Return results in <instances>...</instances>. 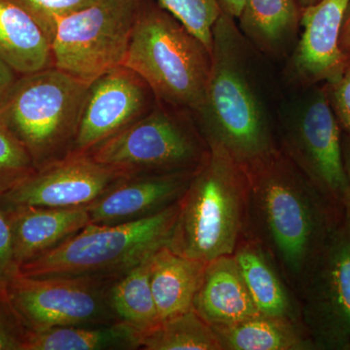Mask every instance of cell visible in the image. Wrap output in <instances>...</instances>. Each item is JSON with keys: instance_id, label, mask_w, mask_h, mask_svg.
<instances>
[{"instance_id": "6da1fadb", "label": "cell", "mask_w": 350, "mask_h": 350, "mask_svg": "<svg viewBox=\"0 0 350 350\" xmlns=\"http://www.w3.org/2000/svg\"><path fill=\"white\" fill-rule=\"evenodd\" d=\"M246 172L244 234L262 244L298 297L344 208L322 195L280 148Z\"/></svg>"}, {"instance_id": "7a4b0ae2", "label": "cell", "mask_w": 350, "mask_h": 350, "mask_svg": "<svg viewBox=\"0 0 350 350\" xmlns=\"http://www.w3.org/2000/svg\"><path fill=\"white\" fill-rule=\"evenodd\" d=\"M193 115L207 145L220 147L245 169L280 150L246 71L238 27L223 12L213 27L206 94Z\"/></svg>"}, {"instance_id": "3957f363", "label": "cell", "mask_w": 350, "mask_h": 350, "mask_svg": "<svg viewBox=\"0 0 350 350\" xmlns=\"http://www.w3.org/2000/svg\"><path fill=\"white\" fill-rule=\"evenodd\" d=\"M178 202L165 245L182 256L208 262L232 255L245 232L248 176L245 167L215 145Z\"/></svg>"}, {"instance_id": "277c9868", "label": "cell", "mask_w": 350, "mask_h": 350, "mask_svg": "<svg viewBox=\"0 0 350 350\" xmlns=\"http://www.w3.org/2000/svg\"><path fill=\"white\" fill-rule=\"evenodd\" d=\"M123 66L144 80L158 103L194 114L206 94L211 53L174 16L145 0Z\"/></svg>"}, {"instance_id": "5b68a950", "label": "cell", "mask_w": 350, "mask_h": 350, "mask_svg": "<svg viewBox=\"0 0 350 350\" xmlns=\"http://www.w3.org/2000/svg\"><path fill=\"white\" fill-rule=\"evenodd\" d=\"M89 83L50 68L21 75L0 107V124L27 149L36 170L72 152Z\"/></svg>"}, {"instance_id": "8992f818", "label": "cell", "mask_w": 350, "mask_h": 350, "mask_svg": "<svg viewBox=\"0 0 350 350\" xmlns=\"http://www.w3.org/2000/svg\"><path fill=\"white\" fill-rule=\"evenodd\" d=\"M178 202L133 222L90 223L54 250L23 264L20 273L32 278H116L167 244Z\"/></svg>"}, {"instance_id": "52a82bcc", "label": "cell", "mask_w": 350, "mask_h": 350, "mask_svg": "<svg viewBox=\"0 0 350 350\" xmlns=\"http://www.w3.org/2000/svg\"><path fill=\"white\" fill-rule=\"evenodd\" d=\"M156 101L148 114L90 152L126 176L195 172L209 147L188 113Z\"/></svg>"}, {"instance_id": "ba28073f", "label": "cell", "mask_w": 350, "mask_h": 350, "mask_svg": "<svg viewBox=\"0 0 350 350\" xmlns=\"http://www.w3.org/2000/svg\"><path fill=\"white\" fill-rule=\"evenodd\" d=\"M145 0H98L64 18L52 42L53 66L91 84L125 62Z\"/></svg>"}, {"instance_id": "9c48e42d", "label": "cell", "mask_w": 350, "mask_h": 350, "mask_svg": "<svg viewBox=\"0 0 350 350\" xmlns=\"http://www.w3.org/2000/svg\"><path fill=\"white\" fill-rule=\"evenodd\" d=\"M301 321L315 350H350V211L329 234L298 297Z\"/></svg>"}, {"instance_id": "30bf717a", "label": "cell", "mask_w": 350, "mask_h": 350, "mask_svg": "<svg viewBox=\"0 0 350 350\" xmlns=\"http://www.w3.org/2000/svg\"><path fill=\"white\" fill-rule=\"evenodd\" d=\"M116 278H32L19 273L9 283L7 296L27 331L111 325L119 322L108 303V289Z\"/></svg>"}, {"instance_id": "8fae6325", "label": "cell", "mask_w": 350, "mask_h": 350, "mask_svg": "<svg viewBox=\"0 0 350 350\" xmlns=\"http://www.w3.org/2000/svg\"><path fill=\"white\" fill-rule=\"evenodd\" d=\"M282 150L317 190L345 208L349 180L342 155V129L326 88H314L286 124Z\"/></svg>"}, {"instance_id": "7c38bea8", "label": "cell", "mask_w": 350, "mask_h": 350, "mask_svg": "<svg viewBox=\"0 0 350 350\" xmlns=\"http://www.w3.org/2000/svg\"><path fill=\"white\" fill-rule=\"evenodd\" d=\"M126 177L90 154L70 153L36 170L17 187L0 196V206L88 207Z\"/></svg>"}, {"instance_id": "4fadbf2b", "label": "cell", "mask_w": 350, "mask_h": 350, "mask_svg": "<svg viewBox=\"0 0 350 350\" xmlns=\"http://www.w3.org/2000/svg\"><path fill=\"white\" fill-rule=\"evenodd\" d=\"M153 93L137 73L122 66L89 85L71 153L89 154L155 107Z\"/></svg>"}, {"instance_id": "5bb4252c", "label": "cell", "mask_w": 350, "mask_h": 350, "mask_svg": "<svg viewBox=\"0 0 350 350\" xmlns=\"http://www.w3.org/2000/svg\"><path fill=\"white\" fill-rule=\"evenodd\" d=\"M349 0H320L301 8L304 31L294 55L293 66L308 85L330 82L347 68L350 57L340 48V36Z\"/></svg>"}, {"instance_id": "9a60e30c", "label": "cell", "mask_w": 350, "mask_h": 350, "mask_svg": "<svg viewBox=\"0 0 350 350\" xmlns=\"http://www.w3.org/2000/svg\"><path fill=\"white\" fill-rule=\"evenodd\" d=\"M195 172L126 177L88 206L91 223L123 224L162 213L181 200Z\"/></svg>"}, {"instance_id": "2e32d148", "label": "cell", "mask_w": 350, "mask_h": 350, "mask_svg": "<svg viewBox=\"0 0 350 350\" xmlns=\"http://www.w3.org/2000/svg\"><path fill=\"white\" fill-rule=\"evenodd\" d=\"M3 209L19 267L54 250L91 223L88 207L20 206Z\"/></svg>"}, {"instance_id": "e0dca14e", "label": "cell", "mask_w": 350, "mask_h": 350, "mask_svg": "<svg viewBox=\"0 0 350 350\" xmlns=\"http://www.w3.org/2000/svg\"><path fill=\"white\" fill-rule=\"evenodd\" d=\"M192 308L211 326L236 323L260 314L232 255L206 262Z\"/></svg>"}, {"instance_id": "ac0fdd59", "label": "cell", "mask_w": 350, "mask_h": 350, "mask_svg": "<svg viewBox=\"0 0 350 350\" xmlns=\"http://www.w3.org/2000/svg\"><path fill=\"white\" fill-rule=\"evenodd\" d=\"M232 256L260 314L301 322L296 295L257 239L244 234Z\"/></svg>"}, {"instance_id": "d6986e66", "label": "cell", "mask_w": 350, "mask_h": 350, "mask_svg": "<svg viewBox=\"0 0 350 350\" xmlns=\"http://www.w3.org/2000/svg\"><path fill=\"white\" fill-rule=\"evenodd\" d=\"M206 262L182 256L167 245L151 257L150 283L159 320L191 310Z\"/></svg>"}, {"instance_id": "ffe728a7", "label": "cell", "mask_w": 350, "mask_h": 350, "mask_svg": "<svg viewBox=\"0 0 350 350\" xmlns=\"http://www.w3.org/2000/svg\"><path fill=\"white\" fill-rule=\"evenodd\" d=\"M0 59L19 75L53 66L49 41L14 0H0Z\"/></svg>"}, {"instance_id": "44dd1931", "label": "cell", "mask_w": 350, "mask_h": 350, "mask_svg": "<svg viewBox=\"0 0 350 350\" xmlns=\"http://www.w3.org/2000/svg\"><path fill=\"white\" fill-rule=\"evenodd\" d=\"M211 327L222 350H315L301 322L282 317L257 314Z\"/></svg>"}, {"instance_id": "7402d4cb", "label": "cell", "mask_w": 350, "mask_h": 350, "mask_svg": "<svg viewBox=\"0 0 350 350\" xmlns=\"http://www.w3.org/2000/svg\"><path fill=\"white\" fill-rule=\"evenodd\" d=\"M139 333L122 322L96 327L27 331L24 350L138 349Z\"/></svg>"}, {"instance_id": "603a6c76", "label": "cell", "mask_w": 350, "mask_h": 350, "mask_svg": "<svg viewBox=\"0 0 350 350\" xmlns=\"http://www.w3.org/2000/svg\"><path fill=\"white\" fill-rule=\"evenodd\" d=\"M152 255L114 278L108 289V303L116 319L139 335L160 322L150 283Z\"/></svg>"}, {"instance_id": "cb8c5ba5", "label": "cell", "mask_w": 350, "mask_h": 350, "mask_svg": "<svg viewBox=\"0 0 350 350\" xmlns=\"http://www.w3.org/2000/svg\"><path fill=\"white\" fill-rule=\"evenodd\" d=\"M301 15L297 0H245L238 19L248 38L262 49H273L291 36Z\"/></svg>"}, {"instance_id": "d4e9b609", "label": "cell", "mask_w": 350, "mask_h": 350, "mask_svg": "<svg viewBox=\"0 0 350 350\" xmlns=\"http://www.w3.org/2000/svg\"><path fill=\"white\" fill-rule=\"evenodd\" d=\"M138 349L222 350L213 327L196 312L186 310L161 320L139 335Z\"/></svg>"}, {"instance_id": "484cf974", "label": "cell", "mask_w": 350, "mask_h": 350, "mask_svg": "<svg viewBox=\"0 0 350 350\" xmlns=\"http://www.w3.org/2000/svg\"><path fill=\"white\" fill-rule=\"evenodd\" d=\"M174 16L211 53L213 27L222 14L218 0H153Z\"/></svg>"}, {"instance_id": "4316f807", "label": "cell", "mask_w": 350, "mask_h": 350, "mask_svg": "<svg viewBox=\"0 0 350 350\" xmlns=\"http://www.w3.org/2000/svg\"><path fill=\"white\" fill-rule=\"evenodd\" d=\"M36 172L29 152L0 124V196L17 187Z\"/></svg>"}, {"instance_id": "83f0119b", "label": "cell", "mask_w": 350, "mask_h": 350, "mask_svg": "<svg viewBox=\"0 0 350 350\" xmlns=\"http://www.w3.org/2000/svg\"><path fill=\"white\" fill-rule=\"evenodd\" d=\"M31 15L45 34L51 46L57 25L64 18L72 15L98 0H14Z\"/></svg>"}, {"instance_id": "f1b7e54d", "label": "cell", "mask_w": 350, "mask_h": 350, "mask_svg": "<svg viewBox=\"0 0 350 350\" xmlns=\"http://www.w3.org/2000/svg\"><path fill=\"white\" fill-rule=\"evenodd\" d=\"M27 334L7 292L0 291V350H24Z\"/></svg>"}, {"instance_id": "f546056e", "label": "cell", "mask_w": 350, "mask_h": 350, "mask_svg": "<svg viewBox=\"0 0 350 350\" xmlns=\"http://www.w3.org/2000/svg\"><path fill=\"white\" fill-rule=\"evenodd\" d=\"M325 88L340 129L350 137V61L344 72L327 82Z\"/></svg>"}, {"instance_id": "4dcf8cb0", "label": "cell", "mask_w": 350, "mask_h": 350, "mask_svg": "<svg viewBox=\"0 0 350 350\" xmlns=\"http://www.w3.org/2000/svg\"><path fill=\"white\" fill-rule=\"evenodd\" d=\"M19 273L10 225L5 211L0 206V291L7 292L9 283Z\"/></svg>"}, {"instance_id": "1f68e13d", "label": "cell", "mask_w": 350, "mask_h": 350, "mask_svg": "<svg viewBox=\"0 0 350 350\" xmlns=\"http://www.w3.org/2000/svg\"><path fill=\"white\" fill-rule=\"evenodd\" d=\"M20 76L8 64L0 59V107L6 100L7 96L10 93Z\"/></svg>"}, {"instance_id": "d6a6232c", "label": "cell", "mask_w": 350, "mask_h": 350, "mask_svg": "<svg viewBox=\"0 0 350 350\" xmlns=\"http://www.w3.org/2000/svg\"><path fill=\"white\" fill-rule=\"evenodd\" d=\"M340 48L344 54L350 57V0L345 11L342 31H340Z\"/></svg>"}, {"instance_id": "836d02e7", "label": "cell", "mask_w": 350, "mask_h": 350, "mask_svg": "<svg viewBox=\"0 0 350 350\" xmlns=\"http://www.w3.org/2000/svg\"><path fill=\"white\" fill-rule=\"evenodd\" d=\"M219 5L223 13L238 19L243 10L245 0H218Z\"/></svg>"}, {"instance_id": "e575fe53", "label": "cell", "mask_w": 350, "mask_h": 350, "mask_svg": "<svg viewBox=\"0 0 350 350\" xmlns=\"http://www.w3.org/2000/svg\"><path fill=\"white\" fill-rule=\"evenodd\" d=\"M342 155H344L345 172L349 180V193H347V204L345 207H347L350 211V137L347 133L342 137Z\"/></svg>"}, {"instance_id": "d590c367", "label": "cell", "mask_w": 350, "mask_h": 350, "mask_svg": "<svg viewBox=\"0 0 350 350\" xmlns=\"http://www.w3.org/2000/svg\"><path fill=\"white\" fill-rule=\"evenodd\" d=\"M320 0H299V3H300L301 8H305V7L312 5V4L317 3Z\"/></svg>"}]
</instances>
